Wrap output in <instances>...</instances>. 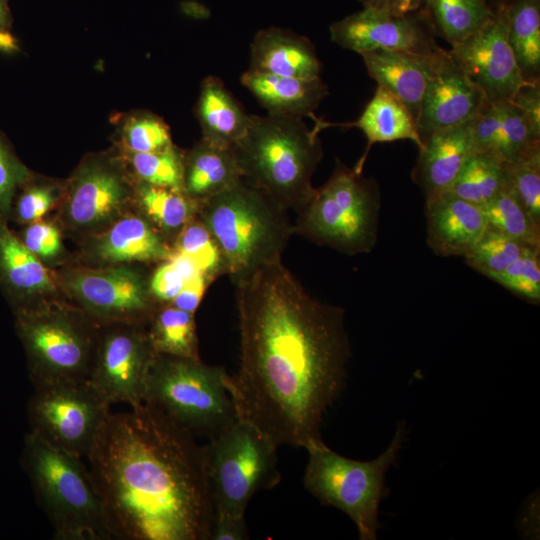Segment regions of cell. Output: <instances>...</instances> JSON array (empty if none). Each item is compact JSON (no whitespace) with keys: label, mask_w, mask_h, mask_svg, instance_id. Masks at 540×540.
<instances>
[{"label":"cell","mask_w":540,"mask_h":540,"mask_svg":"<svg viewBox=\"0 0 540 540\" xmlns=\"http://www.w3.org/2000/svg\"><path fill=\"white\" fill-rule=\"evenodd\" d=\"M112 539L209 540L204 446L144 403L109 412L87 455Z\"/></svg>","instance_id":"7a4b0ae2"},{"label":"cell","mask_w":540,"mask_h":540,"mask_svg":"<svg viewBox=\"0 0 540 540\" xmlns=\"http://www.w3.org/2000/svg\"><path fill=\"white\" fill-rule=\"evenodd\" d=\"M475 151L510 164L540 149V132L511 101L486 102L469 121Z\"/></svg>","instance_id":"ac0fdd59"},{"label":"cell","mask_w":540,"mask_h":540,"mask_svg":"<svg viewBox=\"0 0 540 540\" xmlns=\"http://www.w3.org/2000/svg\"><path fill=\"white\" fill-rule=\"evenodd\" d=\"M250 70L313 79L321 62L312 42L289 30L269 27L258 31L250 45Z\"/></svg>","instance_id":"7402d4cb"},{"label":"cell","mask_w":540,"mask_h":540,"mask_svg":"<svg viewBox=\"0 0 540 540\" xmlns=\"http://www.w3.org/2000/svg\"><path fill=\"white\" fill-rule=\"evenodd\" d=\"M155 355L145 325L100 323L87 380L109 406L139 405Z\"/></svg>","instance_id":"7c38bea8"},{"label":"cell","mask_w":540,"mask_h":540,"mask_svg":"<svg viewBox=\"0 0 540 540\" xmlns=\"http://www.w3.org/2000/svg\"><path fill=\"white\" fill-rule=\"evenodd\" d=\"M473 151L469 121L437 131L422 143L412 178L425 201L448 192Z\"/></svg>","instance_id":"ffe728a7"},{"label":"cell","mask_w":540,"mask_h":540,"mask_svg":"<svg viewBox=\"0 0 540 540\" xmlns=\"http://www.w3.org/2000/svg\"><path fill=\"white\" fill-rule=\"evenodd\" d=\"M55 201L56 193L52 187L43 185L28 187L17 201L16 216L23 223L40 221Z\"/></svg>","instance_id":"7bdbcfd3"},{"label":"cell","mask_w":540,"mask_h":540,"mask_svg":"<svg viewBox=\"0 0 540 540\" xmlns=\"http://www.w3.org/2000/svg\"><path fill=\"white\" fill-rule=\"evenodd\" d=\"M233 282L240 363L226 386L237 416L278 447L306 449L345 387V311L312 297L282 259Z\"/></svg>","instance_id":"6da1fadb"},{"label":"cell","mask_w":540,"mask_h":540,"mask_svg":"<svg viewBox=\"0 0 540 540\" xmlns=\"http://www.w3.org/2000/svg\"><path fill=\"white\" fill-rule=\"evenodd\" d=\"M427 244L443 257H464L488 228L482 206L450 194L425 201Z\"/></svg>","instance_id":"d6986e66"},{"label":"cell","mask_w":540,"mask_h":540,"mask_svg":"<svg viewBox=\"0 0 540 540\" xmlns=\"http://www.w3.org/2000/svg\"><path fill=\"white\" fill-rule=\"evenodd\" d=\"M64 286L82 311L99 323L145 325L156 308L145 276L127 266L70 273Z\"/></svg>","instance_id":"4fadbf2b"},{"label":"cell","mask_w":540,"mask_h":540,"mask_svg":"<svg viewBox=\"0 0 540 540\" xmlns=\"http://www.w3.org/2000/svg\"><path fill=\"white\" fill-rule=\"evenodd\" d=\"M528 248L530 246L488 227L463 258L470 268L492 280L508 269Z\"/></svg>","instance_id":"e575fe53"},{"label":"cell","mask_w":540,"mask_h":540,"mask_svg":"<svg viewBox=\"0 0 540 540\" xmlns=\"http://www.w3.org/2000/svg\"><path fill=\"white\" fill-rule=\"evenodd\" d=\"M508 186L516 198L540 224V149L507 164Z\"/></svg>","instance_id":"74e56055"},{"label":"cell","mask_w":540,"mask_h":540,"mask_svg":"<svg viewBox=\"0 0 540 540\" xmlns=\"http://www.w3.org/2000/svg\"><path fill=\"white\" fill-rule=\"evenodd\" d=\"M482 207L488 227L524 245L540 248V224L526 211L509 186Z\"/></svg>","instance_id":"836d02e7"},{"label":"cell","mask_w":540,"mask_h":540,"mask_svg":"<svg viewBox=\"0 0 540 540\" xmlns=\"http://www.w3.org/2000/svg\"><path fill=\"white\" fill-rule=\"evenodd\" d=\"M488 3L490 4V6L496 10L497 8H499L500 6H503L505 4H507L508 2H510L511 0H487Z\"/></svg>","instance_id":"f907efd6"},{"label":"cell","mask_w":540,"mask_h":540,"mask_svg":"<svg viewBox=\"0 0 540 540\" xmlns=\"http://www.w3.org/2000/svg\"><path fill=\"white\" fill-rule=\"evenodd\" d=\"M450 55L488 102L511 101L525 83L507 38L505 5L481 29L451 46Z\"/></svg>","instance_id":"5bb4252c"},{"label":"cell","mask_w":540,"mask_h":540,"mask_svg":"<svg viewBox=\"0 0 540 540\" xmlns=\"http://www.w3.org/2000/svg\"><path fill=\"white\" fill-rule=\"evenodd\" d=\"M379 210L376 181L337 159L330 178L296 213L293 231L343 254L369 253L377 242Z\"/></svg>","instance_id":"52a82bcc"},{"label":"cell","mask_w":540,"mask_h":540,"mask_svg":"<svg viewBox=\"0 0 540 540\" xmlns=\"http://www.w3.org/2000/svg\"><path fill=\"white\" fill-rule=\"evenodd\" d=\"M227 376L223 367L200 358L156 354L142 403L195 437L210 439L238 418Z\"/></svg>","instance_id":"8992f818"},{"label":"cell","mask_w":540,"mask_h":540,"mask_svg":"<svg viewBox=\"0 0 540 540\" xmlns=\"http://www.w3.org/2000/svg\"><path fill=\"white\" fill-rule=\"evenodd\" d=\"M23 244L39 259H52L62 249L59 230L51 223L37 221L24 231Z\"/></svg>","instance_id":"b9f144b4"},{"label":"cell","mask_w":540,"mask_h":540,"mask_svg":"<svg viewBox=\"0 0 540 540\" xmlns=\"http://www.w3.org/2000/svg\"><path fill=\"white\" fill-rule=\"evenodd\" d=\"M0 280L18 304L17 313L34 308L33 301L52 293L54 279L41 260L6 226L0 224Z\"/></svg>","instance_id":"cb8c5ba5"},{"label":"cell","mask_w":540,"mask_h":540,"mask_svg":"<svg viewBox=\"0 0 540 540\" xmlns=\"http://www.w3.org/2000/svg\"><path fill=\"white\" fill-rule=\"evenodd\" d=\"M245 515L214 513L209 540L248 539Z\"/></svg>","instance_id":"bcb514c9"},{"label":"cell","mask_w":540,"mask_h":540,"mask_svg":"<svg viewBox=\"0 0 540 540\" xmlns=\"http://www.w3.org/2000/svg\"><path fill=\"white\" fill-rule=\"evenodd\" d=\"M172 253L187 259L211 281L225 274L221 253L197 215L185 225L174 240Z\"/></svg>","instance_id":"d590c367"},{"label":"cell","mask_w":540,"mask_h":540,"mask_svg":"<svg viewBox=\"0 0 540 540\" xmlns=\"http://www.w3.org/2000/svg\"><path fill=\"white\" fill-rule=\"evenodd\" d=\"M482 91L443 49L425 89L417 119L423 143L433 133L474 118L486 104Z\"/></svg>","instance_id":"2e32d148"},{"label":"cell","mask_w":540,"mask_h":540,"mask_svg":"<svg viewBox=\"0 0 540 540\" xmlns=\"http://www.w3.org/2000/svg\"><path fill=\"white\" fill-rule=\"evenodd\" d=\"M514 103L540 132V81L525 82L515 93Z\"/></svg>","instance_id":"7dc6e473"},{"label":"cell","mask_w":540,"mask_h":540,"mask_svg":"<svg viewBox=\"0 0 540 540\" xmlns=\"http://www.w3.org/2000/svg\"><path fill=\"white\" fill-rule=\"evenodd\" d=\"M443 49L433 54L378 49L360 55L369 76L400 100L417 122L425 89Z\"/></svg>","instance_id":"44dd1931"},{"label":"cell","mask_w":540,"mask_h":540,"mask_svg":"<svg viewBox=\"0 0 540 540\" xmlns=\"http://www.w3.org/2000/svg\"><path fill=\"white\" fill-rule=\"evenodd\" d=\"M242 178L233 148L203 138L184 155L183 191L200 203Z\"/></svg>","instance_id":"83f0119b"},{"label":"cell","mask_w":540,"mask_h":540,"mask_svg":"<svg viewBox=\"0 0 540 540\" xmlns=\"http://www.w3.org/2000/svg\"><path fill=\"white\" fill-rule=\"evenodd\" d=\"M240 81L267 114L276 116L315 119L314 110L329 93L320 77L306 79L248 69L241 75Z\"/></svg>","instance_id":"603a6c76"},{"label":"cell","mask_w":540,"mask_h":540,"mask_svg":"<svg viewBox=\"0 0 540 540\" xmlns=\"http://www.w3.org/2000/svg\"><path fill=\"white\" fill-rule=\"evenodd\" d=\"M421 11L434 35L451 46L481 29L496 12L487 0H426Z\"/></svg>","instance_id":"f546056e"},{"label":"cell","mask_w":540,"mask_h":540,"mask_svg":"<svg viewBox=\"0 0 540 540\" xmlns=\"http://www.w3.org/2000/svg\"><path fill=\"white\" fill-rule=\"evenodd\" d=\"M288 212L241 178L200 202L197 217L214 239L225 273L234 281L281 260L294 234Z\"/></svg>","instance_id":"277c9868"},{"label":"cell","mask_w":540,"mask_h":540,"mask_svg":"<svg viewBox=\"0 0 540 540\" xmlns=\"http://www.w3.org/2000/svg\"><path fill=\"white\" fill-rule=\"evenodd\" d=\"M139 182L183 190L184 155L174 145L154 152L130 153Z\"/></svg>","instance_id":"8d00e7d4"},{"label":"cell","mask_w":540,"mask_h":540,"mask_svg":"<svg viewBox=\"0 0 540 540\" xmlns=\"http://www.w3.org/2000/svg\"><path fill=\"white\" fill-rule=\"evenodd\" d=\"M507 38L525 82L540 81V0L505 4Z\"/></svg>","instance_id":"f1b7e54d"},{"label":"cell","mask_w":540,"mask_h":540,"mask_svg":"<svg viewBox=\"0 0 540 540\" xmlns=\"http://www.w3.org/2000/svg\"><path fill=\"white\" fill-rule=\"evenodd\" d=\"M22 465L57 540L112 539L101 497L82 458L28 432Z\"/></svg>","instance_id":"5b68a950"},{"label":"cell","mask_w":540,"mask_h":540,"mask_svg":"<svg viewBox=\"0 0 540 540\" xmlns=\"http://www.w3.org/2000/svg\"><path fill=\"white\" fill-rule=\"evenodd\" d=\"M329 32L335 44L358 54L378 49L433 54L442 48L422 11L394 15L363 8L332 23Z\"/></svg>","instance_id":"9a60e30c"},{"label":"cell","mask_w":540,"mask_h":540,"mask_svg":"<svg viewBox=\"0 0 540 540\" xmlns=\"http://www.w3.org/2000/svg\"><path fill=\"white\" fill-rule=\"evenodd\" d=\"M204 446L215 513L245 515L251 498L281 480L278 446L254 425L237 418Z\"/></svg>","instance_id":"9c48e42d"},{"label":"cell","mask_w":540,"mask_h":540,"mask_svg":"<svg viewBox=\"0 0 540 540\" xmlns=\"http://www.w3.org/2000/svg\"><path fill=\"white\" fill-rule=\"evenodd\" d=\"M110 408L86 379L38 384L27 407L30 432L57 449L86 458Z\"/></svg>","instance_id":"8fae6325"},{"label":"cell","mask_w":540,"mask_h":540,"mask_svg":"<svg viewBox=\"0 0 540 540\" xmlns=\"http://www.w3.org/2000/svg\"><path fill=\"white\" fill-rule=\"evenodd\" d=\"M492 280L531 303L540 301V248H528Z\"/></svg>","instance_id":"f35d334b"},{"label":"cell","mask_w":540,"mask_h":540,"mask_svg":"<svg viewBox=\"0 0 540 540\" xmlns=\"http://www.w3.org/2000/svg\"><path fill=\"white\" fill-rule=\"evenodd\" d=\"M406 425L399 423L387 449L370 461L341 456L322 440L309 445L303 484L323 505L346 513L361 540H376L379 506L387 496L386 473L397 459L405 440Z\"/></svg>","instance_id":"ba28073f"},{"label":"cell","mask_w":540,"mask_h":540,"mask_svg":"<svg viewBox=\"0 0 540 540\" xmlns=\"http://www.w3.org/2000/svg\"><path fill=\"white\" fill-rule=\"evenodd\" d=\"M136 199L144 217L167 241V237H173V242L185 225L197 215L199 207V203L183 190L141 182L136 190Z\"/></svg>","instance_id":"1f68e13d"},{"label":"cell","mask_w":540,"mask_h":540,"mask_svg":"<svg viewBox=\"0 0 540 540\" xmlns=\"http://www.w3.org/2000/svg\"><path fill=\"white\" fill-rule=\"evenodd\" d=\"M9 0H0V50L10 52L15 49L14 38L9 31L11 16Z\"/></svg>","instance_id":"681fc988"},{"label":"cell","mask_w":540,"mask_h":540,"mask_svg":"<svg viewBox=\"0 0 540 540\" xmlns=\"http://www.w3.org/2000/svg\"><path fill=\"white\" fill-rule=\"evenodd\" d=\"M185 281V277L175 263L168 259L163 261L149 280V290L153 299L164 304L176 297Z\"/></svg>","instance_id":"ee69618b"},{"label":"cell","mask_w":540,"mask_h":540,"mask_svg":"<svg viewBox=\"0 0 540 540\" xmlns=\"http://www.w3.org/2000/svg\"><path fill=\"white\" fill-rule=\"evenodd\" d=\"M156 354L200 358L194 314L172 304L156 306L145 324Z\"/></svg>","instance_id":"4dcf8cb0"},{"label":"cell","mask_w":540,"mask_h":540,"mask_svg":"<svg viewBox=\"0 0 540 540\" xmlns=\"http://www.w3.org/2000/svg\"><path fill=\"white\" fill-rule=\"evenodd\" d=\"M94 254L108 263L163 262L172 246L146 217L129 215L96 239Z\"/></svg>","instance_id":"d4e9b609"},{"label":"cell","mask_w":540,"mask_h":540,"mask_svg":"<svg viewBox=\"0 0 540 540\" xmlns=\"http://www.w3.org/2000/svg\"><path fill=\"white\" fill-rule=\"evenodd\" d=\"M318 134L302 118L251 115L232 147L242 178L297 213L315 192L312 176L323 156Z\"/></svg>","instance_id":"3957f363"},{"label":"cell","mask_w":540,"mask_h":540,"mask_svg":"<svg viewBox=\"0 0 540 540\" xmlns=\"http://www.w3.org/2000/svg\"><path fill=\"white\" fill-rule=\"evenodd\" d=\"M100 323L83 311L41 305L17 313L33 385L87 380Z\"/></svg>","instance_id":"30bf717a"},{"label":"cell","mask_w":540,"mask_h":540,"mask_svg":"<svg viewBox=\"0 0 540 540\" xmlns=\"http://www.w3.org/2000/svg\"><path fill=\"white\" fill-rule=\"evenodd\" d=\"M343 127L360 129L367 139L364 154L355 165V171L362 173L368 152L373 144L410 140L418 148L422 146L417 122L409 109L381 86L367 103L360 117L353 122L338 124Z\"/></svg>","instance_id":"4316f807"},{"label":"cell","mask_w":540,"mask_h":540,"mask_svg":"<svg viewBox=\"0 0 540 540\" xmlns=\"http://www.w3.org/2000/svg\"><path fill=\"white\" fill-rule=\"evenodd\" d=\"M27 168L0 135V224L5 223L17 189L28 179Z\"/></svg>","instance_id":"60d3db41"},{"label":"cell","mask_w":540,"mask_h":540,"mask_svg":"<svg viewBox=\"0 0 540 540\" xmlns=\"http://www.w3.org/2000/svg\"><path fill=\"white\" fill-rule=\"evenodd\" d=\"M364 8L394 15H406L423 9L426 0H359Z\"/></svg>","instance_id":"c3c4849f"},{"label":"cell","mask_w":540,"mask_h":540,"mask_svg":"<svg viewBox=\"0 0 540 540\" xmlns=\"http://www.w3.org/2000/svg\"><path fill=\"white\" fill-rule=\"evenodd\" d=\"M124 141L130 153L160 151L174 145L168 126L152 114L129 119L124 128Z\"/></svg>","instance_id":"ab89813d"},{"label":"cell","mask_w":540,"mask_h":540,"mask_svg":"<svg viewBox=\"0 0 540 540\" xmlns=\"http://www.w3.org/2000/svg\"><path fill=\"white\" fill-rule=\"evenodd\" d=\"M129 196V187L116 170L100 163L87 164L70 185L64 214L76 228L100 227L116 218Z\"/></svg>","instance_id":"e0dca14e"},{"label":"cell","mask_w":540,"mask_h":540,"mask_svg":"<svg viewBox=\"0 0 540 540\" xmlns=\"http://www.w3.org/2000/svg\"><path fill=\"white\" fill-rule=\"evenodd\" d=\"M211 282L212 281L202 272H195L185 279L180 292L170 304L194 314L202 300L208 284Z\"/></svg>","instance_id":"f6af8a7d"},{"label":"cell","mask_w":540,"mask_h":540,"mask_svg":"<svg viewBox=\"0 0 540 540\" xmlns=\"http://www.w3.org/2000/svg\"><path fill=\"white\" fill-rule=\"evenodd\" d=\"M195 110L202 138L220 146L233 147L249 127L251 115L216 76L202 81Z\"/></svg>","instance_id":"484cf974"},{"label":"cell","mask_w":540,"mask_h":540,"mask_svg":"<svg viewBox=\"0 0 540 540\" xmlns=\"http://www.w3.org/2000/svg\"><path fill=\"white\" fill-rule=\"evenodd\" d=\"M507 186V163L474 150L447 194L484 206Z\"/></svg>","instance_id":"d6a6232c"}]
</instances>
